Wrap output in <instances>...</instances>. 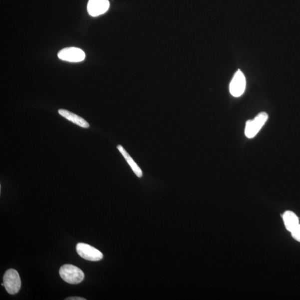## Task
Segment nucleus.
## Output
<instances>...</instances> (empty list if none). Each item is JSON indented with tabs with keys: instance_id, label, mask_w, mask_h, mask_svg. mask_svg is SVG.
<instances>
[{
	"instance_id": "nucleus-5",
	"label": "nucleus",
	"mask_w": 300,
	"mask_h": 300,
	"mask_svg": "<svg viewBox=\"0 0 300 300\" xmlns=\"http://www.w3.org/2000/svg\"><path fill=\"white\" fill-rule=\"evenodd\" d=\"M85 53L80 48L74 47L62 49L58 53V57L63 61L78 62L84 60Z\"/></svg>"
},
{
	"instance_id": "nucleus-9",
	"label": "nucleus",
	"mask_w": 300,
	"mask_h": 300,
	"mask_svg": "<svg viewBox=\"0 0 300 300\" xmlns=\"http://www.w3.org/2000/svg\"><path fill=\"white\" fill-rule=\"evenodd\" d=\"M283 220L285 227L290 232H292L299 224V220L298 216L292 211H286L284 214Z\"/></svg>"
},
{
	"instance_id": "nucleus-2",
	"label": "nucleus",
	"mask_w": 300,
	"mask_h": 300,
	"mask_svg": "<svg viewBox=\"0 0 300 300\" xmlns=\"http://www.w3.org/2000/svg\"><path fill=\"white\" fill-rule=\"evenodd\" d=\"M267 112H260L253 120H249L246 124L245 134L249 139H252L258 134L268 120Z\"/></svg>"
},
{
	"instance_id": "nucleus-8",
	"label": "nucleus",
	"mask_w": 300,
	"mask_h": 300,
	"mask_svg": "<svg viewBox=\"0 0 300 300\" xmlns=\"http://www.w3.org/2000/svg\"><path fill=\"white\" fill-rule=\"evenodd\" d=\"M58 114L65 118L68 121H70L78 126L83 128L89 127L90 125L88 123L81 117L78 116L73 113L68 111L66 110H58Z\"/></svg>"
},
{
	"instance_id": "nucleus-7",
	"label": "nucleus",
	"mask_w": 300,
	"mask_h": 300,
	"mask_svg": "<svg viewBox=\"0 0 300 300\" xmlns=\"http://www.w3.org/2000/svg\"><path fill=\"white\" fill-rule=\"evenodd\" d=\"M109 7V0H89L87 8L90 16L96 17L106 12Z\"/></svg>"
},
{
	"instance_id": "nucleus-6",
	"label": "nucleus",
	"mask_w": 300,
	"mask_h": 300,
	"mask_svg": "<svg viewBox=\"0 0 300 300\" xmlns=\"http://www.w3.org/2000/svg\"><path fill=\"white\" fill-rule=\"evenodd\" d=\"M246 88V78L243 72L240 70L235 73L230 84L231 95L236 97L242 96Z\"/></svg>"
},
{
	"instance_id": "nucleus-1",
	"label": "nucleus",
	"mask_w": 300,
	"mask_h": 300,
	"mask_svg": "<svg viewBox=\"0 0 300 300\" xmlns=\"http://www.w3.org/2000/svg\"><path fill=\"white\" fill-rule=\"evenodd\" d=\"M59 274L64 281L70 284L81 283L85 277L84 273L80 269L70 264L63 265Z\"/></svg>"
},
{
	"instance_id": "nucleus-3",
	"label": "nucleus",
	"mask_w": 300,
	"mask_h": 300,
	"mask_svg": "<svg viewBox=\"0 0 300 300\" xmlns=\"http://www.w3.org/2000/svg\"><path fill=\"white\" fill-rule=\"evenodd\" d=\"M3 282V287L9 294H16L20 290L21 286V279L15 270H8L4 275Z\"/></svg>"
},
{
	"instance_id": "nucleus-11",
	"label": "nucleus",
	"mask_w": 300,
	"mask_h": 300,
	"mask_svg": "<svg viewBox=\"0 0 300 300\" xmlns=\"http://www.w3.org/2000/svg\"><path fill=\"white\" fill-rule=\"evenodd\" d=\"M291 233L293 238L300 243V225L299 224Z\"/></svg>"
},
{
	"instance_id": "nucleus-4",
	"label": "nucleus",
	"mask_w": 300,
	"mask_h": 300,
	"mask_svg": "<svg viewBox=\"0 0 300 300\" xmlns=\"http://www.w3.org/2000/svg\"><path fill=\"white\" fill-rule=\"evenodd\" d=\"M76 251L82 258L91 262H98L103 258V254L99 250L86 244H77Z\"/></svg>"
},
{
	"instance_id": "nucleus-12",
	"label": "nucleus",
	"mask_w": 300,
	"mask_h": 300,
	"mask_svg": "<svg viewBox=\"0 0 300 300\" xmlns=\"http://www.w3.org/2000/svg\"><path fill=\"white\" fill-rule=\"evenodd\" d=\"M66 300H86L85 299L80 297H70L65 299Z\"/></svg>"
},
{
	"instance_id": "nucleus-10",
	"label": "nucleus",
	"mask_w": 300,
	"mask_h": 300,
	"mask_svg": "<svg viewBox=\"0 0 300 300\" xmlns=\"http://www.w3.org/2000/svg\"><path fill=\"white\" fill-rule=\"evenodd\" d=\"M117 148L119 150L123 156L125 157L128 164L131 166V169L134 171L135 174L138 176L139 178H141L142 176V170L135 163V161L133 160L129 154L127 153L124 147L121 145H118Z\"/></svg>"
}]
</instances>
